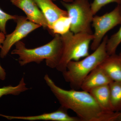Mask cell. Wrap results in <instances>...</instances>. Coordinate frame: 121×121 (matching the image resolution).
I'll return each mask as SVG.
<instances>
[{
	"label": "cell",
	"instance_id": "1",
	"mask_svg": "<svg viewBox=\"0 0 121 121\" xmlns=\"http://www.w3.org/2000/svg\"><path fill=\"white\" fill-rule=\"evenodd\" d=\"M44 79L61 106L73 111L81 121H117L119 112L105 111L89 92L62 89L56 85L47 74Z\"/></svg>",
	"mask_w": 121,
	"mask_h": 121
},
{
	"label": "cell",
	"instance_id": "2",
	"mask_svg": "<svg viewBox=\"0 0 121 121\" xmlns=\"http://www.w3.org/2000/svg\"><path fill=\"white\" fill-rule=\"evenodd\" d=\"M15 48L11 52L19 56L18 62L21 66L31 62L40 64L45 60L46 65L52 68H56L62 55L63 43L60 35L56 34L49 43L41 47L29 49L20 41L15 44Z\"/></svg>",
	"mask_w": 121,
	"mask_h": 121
},
{
	"label": "cell",
	"instance_id": "3",
	"mask_svg": "<svg viewBox=\"0 0 121 121\" xmlns=\"http://www.w3.org/2000/svg\"><path fill=\"white\" fill-rule=\"evenodd\" d=\"M108 39V36H105L94 52L83 59L71 60L68 63L66 69L62 72L63 76L71 89L77 90L81 89L85 78L109 56L106 50Z\"/></svg>",
	"mask_w": 121,
	"mask_h": 121
},
{
	"label": "cell",
	"instance_id": "4",
	"mask_svg": "<svg viewBox=\"0 0 121 121\" xmlns=\"http://www.w3.org/2000/svg\"><path fill=\"white\" fill-rule=\"evenodd\" d=\"M60 35L63 45V54L56 69L62 73L70 61H77L89 55V47L94 35L84 33L74 34L70 31Z\"/></svg>",
	"mask_w": 121,
	"mask_h": 121
},
{
	"label": "cell",
	"instance_id": "5",
	"mask_svg": "<svg viewBox=\"0 0 121 121\" xmlns=\"http://www.w3.org/2000/svg\"><path fill=\"white\" fill-rule=\"evenodd\" d=\"M70 21V31L74 34H93L91 25L94 15L89 0H74L70 3L62 1Z\"/></svg>",
	"mask_w": 121,
	"mask_h": 121
},
{
	"label": "cell",
	"instance_id": "6",
	"mask_svg": "<svg viewBox=\"0 0 121 121\" xmlns=\"http://www.w3.org/2000/svg\"><path fill=\"white\" fill-rule=\"evenodd\" d=\"M92 23L95 32L91 48L95 51L100 45L106 34L115 27L121 24V5L117 4L112 11L102 16H94Z\"/></svg>",
	"mask_w": 121,
	"mask_h": 121
},
{
	"label": "cell",
	"instance_id": "7",
	"mask_svg": "<svg viewBox=\"0 0 121 121\" xmlns=\"http://www.w3.org/2000/svg\"><path fill=\"white\" fill-rule=\"evenodd\" d=\"M15 21L17 26L14 31L5 36L1 48L0 56L4 58L9 52L12 46L26 37L29 34L41 27L39 24L29 21L27 17L17 15Z\"/></svg>",
	"mask_w": 121,
	"mask_h": 121
},
{
	"label": "cell",
	"instance_id": "8",
	"mask_svg": "<svg viewBox=\"0 0 121 121\" xmlns=\"http://www.w3.org/2000/svg\"><path fill=\"white\" fill-rule=\"evenodd\" d=\"M13 5L23 11L28 20L48 29V24L34 0H10Z\"/></svg>",
	"mask_w": 121,
	"mask_h": 121
},
{
	"label": "cell",
	"instance_id": "9",
	"mask_svg": "<svg viewBox=\"0 0 121 121\" xmlns=\"http://www.w3.org/2000/svg\"><path fill=\"white\" fill-rule=\"evenodd\" d=\"M0 116L9 120L20 119L29 121H81L78 117H71L67 112V110L60 107L58 110L52 112L44 113L35 116H9L0 114Z\"/></svg>",
	"mask_w": 121,
	"mask_h": 121
},
{
	"label": "cell",
	"instance_id": "10",
	"mask_svg": "<svg viewBox=\"0 0 121 121\" xmlns=\"http://www.w3.org/2000/svg\"><path fill=\"white\" fill-rule=\"evenodd\" d=\"M112 82L99 65L91 72L85 78L81 86V89L89 92L94 88L109 84Z\"/></svg>",
	"mask_w": 121,
	"mask_h": 121
},
{
	"label": "cell",
	"instance_id": "11",
	"mask_svg": "<svg viewBox=\"0 0 121 121\" xmlns=\"http://www.w3.org/2000/svg\"><path fill=\"white\" fill-rule=\"evenodd\" d=\"M42 12L48 24L50 29L52 24L60 17L68 16L67 11L61 9L52 0H34Z\"/></svg>",
	"mask_w": 121,
	"mask_h": 121
},
{
	"label": "cell",
	"instance_id": "12",
	"mask_svg": "<svg viewBox=\"0 0 121 121\" xmlns=\"http://www.w3.org/2000/svg\"><path fill=\"white\" fill-rule=\"evenodd\" d=\"M99 66L113 82H121V61L118 55L109 56Z\"/></svg>",
	"mask_w": 121,
	"mask_h": 121
},
{
	"label": "cell",
	"instance_id": "13",
	"mask_svg": "<svg viewBox=\"0 0 121 121\" xmlns=\"http://www.w3.org/2000/svg\"><path fill=\"white\" fill-rule=\"evenodd\" d=\"M89 92L103 110L106 112H114L111 102L109 84L94 88Z\"/></svg>",
	"mask_w": 121,
	"mask_h": 121
},
{
	"label": "cell",
	"instance_id": "14",
	"mask_svg": "<svg viewBox=\"0 0 121 121\" xmlns=\"http://www.w3.org/2000/svg\"><path fill=\"white\" fill-rule=\"evenodd\" d=\"M111 102L114 112L121 111V82H112L109 84Z\"/></svg>",
	"mask_w": 121,
	"mask_h": 121
},
{
	"label": "cell",
	"instance_id": "15",
	"mask_svg": "<svg viewBox=\"0 0 121 121\" xmlns=\"http://www.w3.org/2000/svg\"><path fill=\"white\" fill-rule=\"evenodd\" d=\"M70 21L68 16L60 17L52 24L49 29L54 35H62L70 31Z\"/></svg>",
	"mask_w": 121,
	"mask_h": 121
},
{
	"label": "cell",
	"instance_id": "16",
	"mask_svg": "<svg viewBox=\"0 0 121 121\" xmlns=\"http://www.w3.org/2000/svg\"><path fill=\"white\" fill-rule=\"evenodd\" d=\"M26 85L24 77H23L19 84L16 86H9L0 88V98L4 95H19L22 92L30 89L26 87Z\"/></svg>",
	"mask_w": 121,
	"mask_h": 121
},
{
	"label": "cell",
	"instance_id": "17",
	"mask_svg": "<svg viewBox=\"0 0 121 121\" xmlns=\"http://www.w3.org/2000/svg\"><path fill=\"white\" fill-rule=\"evenodd\" d=\"M119 4L121 9V4ZM121 43V25L118 31L108 39L106 44V50L108 55L110 56L116 54L117 48Z\"/></svg>",
	"mask_w": 121,
	"mask_h": 121
},
{
	"label": "cell",
	"instance_id": "18",
	"mask_svg": "<svg viewBox=\"0 0 121 121\" xmlns=\"http://www.w3.org/2000/svg\"><path fill=\"white\" fill-rule=\"evenodd\" d=\"M112 3H116L121 4V0H94L91 4V8L93 15H95L105 5Z\"/></svg>",
	"mask_w": 121,
	"mask_h": 121
},
{
	"label": "cell",
	"instance_id": "19",
	"mask_svg": "<svg viewBox=\"0 0 121 121\" xmlns=\"http://www.w3.org/2000/svg\"><path fill=\"white\" fill-rule=\"evenodd\" d=\"M17 15H12L6 13L0 8V30L5 35L6 34V25L9 20L15 21Z\"/></svg>",
	"mask_w": 121,
	"mask_h": 121
},
{
	"label": "cell",
	"instance_id": "20",
	"mask_svg": "<svg viewBox=\"0 0 121 121\" xmlns=\"http://www.w3.org/2000/svg\"><path fill=\"white\" fill-rule=\"evenodd\" d=\"M2 48V45L0 44V48ZM6 73L5 70L1 67L0 64V79L2 80H4L6 78Z\"/></svg>",
	"mask_w": 121,
	"mask_h": 121
},
{
	"label": "cell",
	"instance_id": "21",
	"mask_svg": "<svg viewBox=\"0 0 121 121\" xmlns=\"http://www.w3.org/2000/svg\"><path fill=\"white\" fill-rule=\"evenodd\" d=\"M5 35L1 32H0V44L3 43L4 41L5 38Z\"/></svg>",
	"mask_w": 121,
	"mask_h": 121
},
{
	"label": "cell",
	"instance_id": "22",
	"mask_svg": "<svg viewBox=\"0 0 121 121\" xmlns=\"http://www.w3.org/2000/svg\"><path fill=\"white\" fill-rule=\"evenodd\" d=\"M116 121H121V111L119 112Z\"/></svg>",
	"mask_w": 121,
	"mask_h": 121
},
{
	"label": "cell",
	"instance_id": "23",
	"mask_svg": "<svg viewBox=\"0 0 121 121\" xmlns=\"http://www.w3.org/2000/svg\"><path fill=\"white\" fill-rule=\"evenodd\" d=\"M52 0L55 1L56 0ZM64 2H66V3H70L72 2L74 0H62Z\"/></svg>",
	"mask_w": 121,
	"mask_h": 121
},
{
	"label": "cell",
	"instance_id": "24",
	"mask_svg": "<svg viewBox=\"0 0 121 121\" xmlns=\"http://www.w3.org/2000/svg\"><path fill=\"white\" fill-rule=\"evenodd\" d=\"M118 56H119V59H120V60L121 61V52L119 55H118Z\"/></svg>",
	"mask_w": 121,
	"mask_h": 121
},
{
	"label": "cell",
	"instance_id": "25",
	"mask_svg": "<svg viewBox=\"0 0 121 121\" xmlns=\"http://www.w3.org/2000/svg\"></svg>",
	"mask_w": 121,
	"mask_h": 121
}]
</instances>
